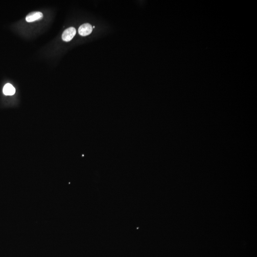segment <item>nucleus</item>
I'll return each mask as SVG.
<instances>
[{
	"label": "nucleus",
	"mask_w": 257,
	"mask_h": 257,
	"mask_svg": "<svg viewBox=\"0 0 257 257\" xmlns=\"http://www.w3.org/2000/svg\"><path fill=\"white\" fill-rule=\"evenodd\" d=\"M76 34V30L74 27H70L63 31L62 35V39L65 42L71 41Z\"/></svg>",
	"instance_id": "f257e3e1"
},
{
	"label": "nucleus",
	"mask_w": 257,
	"mask_h": 257,
	"mask_svg": "<svg viewBox=\"0 0 257 257\" xmlns=\"http://www.w3.org/2000/svg\"><path fill=\"white\" fill-rule=\"evenodd\" d=\"M92 30L93 28L91 24L87 23H84L81 25L79 28V34L82 36H86L90 35L92 32Z\"/></svg>",
	"instance_id": "f03ea898"
},
{
	"label": "nucleus",
	"mask_w": 257,
	"mask_h": 257,
	"mask_svg": "<svg viewBox=\"0 0 257 257\" xmlns=\"http://www.w3.org/2000/svg\"><path fill=\"white\" fill-rule=\"evenodd\" d=\"M43 15L40 12H34L30 13L26 17V21L28 22H34L43 19Z\"/></svg>",
	"instance_id": "7ed1b4c3"
},
{
	"label": "nucleus",
	"mask_w": 257,
	"mask_h": 257,
	"mask_svg": "<svg viewBox=\"0 0 257 257\" xmlns=\"http://www.w3.org/2000/svg\"><path fill=\"white\" fill-rule=\"evenodd\" d=\"M3 92L5 95H13L15 92V89L11 84H7L3 87Z\"/></svg>",
	"instance_id": "20e7f679"
},
{
	"label": "nucleus",
	"mask_w": 257,
	"mask_h": 257,
	"mask_svg": "<svg viewBox=\"0 0 257 257\" xmlns=\"http://www.w3.org/2000/svg\"><path fill=\"white\" fill-rule=\"evenodd\" d=\"M95 28V26H93V27H92V28Z\"/></svg>",
	"instance_id": "39448f33"
}]
</instances>
